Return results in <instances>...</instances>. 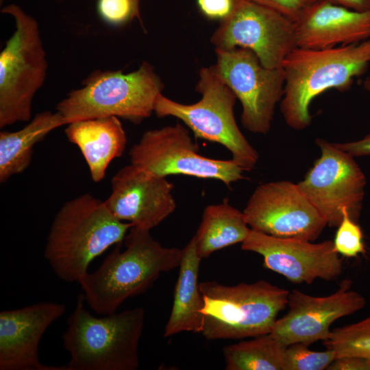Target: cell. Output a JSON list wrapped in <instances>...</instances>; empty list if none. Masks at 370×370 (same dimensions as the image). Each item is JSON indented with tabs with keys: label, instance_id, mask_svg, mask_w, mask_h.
Returning <instances> with one entry per match:
<instances>
[{
	"label": "cell",
	"instance_id": "cell-1",
	"mask_svg": "<svg viewBox=\"0 0 370 370\" xmlns=\"http://www.w3.org/2000/svg\"><path fill=\"white\" fill-rule=\"evenodd\" d=\"M94 272L78 282L86 303L96 313L111 314L128 298L145 293L161 273L179 267L182 249L165 247L150 230L132 226Z\"/></svg>",
	"mask_w": 370,
	"mask_h": 370
},
{
	"label": "cell",
	"instance_id": "cell-2",
	"mask_svg": "<svg viewBox=\"0 0 370 370\" xmlns=\"http://www.w3.org/2000/svg\"><path fill=\"white\" fill-rule=\"evenodd\" d=\"M132 226L116 218L104 201L84 193L66 201L56 213L45 258L61 280L78 282L91 262L122 242Z\"/></svg>",
	"mask_w": 370,
	"mask_h": 370
},
{
	"label": "cell",
	"instance_id": "cell-3",
	"mask_svg": "<svg viewBox=\"0 0 370 370\" xmlns=\"http://www.w3.org/2000/svg\"><path fill=\"white\" fill-rule=\"evenodd\" d=\"M370 64V39L323 49L296 47L282 63L284 95L280 110L286 124L295 130L308 127L312 100L330 90H349L356 77Z\"/></svg>",
	"mask_w": 370,
	"mask_h": 370
},
{
	"label": "cell",
	"instance_id": "cell-4",
	"mask_svg": "<svg viewBox=\"0 0 370 370\" xmlns=\"http://www.w3.org/2000/svg\"><path fill=\"white\" fill-rule=\"evenodd\" d=\"M85 304L82 293L62 336L63 347L70 355L67 370H136L143 308L97 317Z\"/></svg>",
	"mask_w": 370,
	"mask_h": 370
},
{
	"label": "cell",
	"instance_id": "cell-5",
	"mask_svg": "<svg viewBox=\"0 0 370 370\" xmlns=\"http://www.w3.org/2000/svg\"><path fill=\"white\" fill-rule=\"evenodd\" d=\"M204 306L201 334L207 340L239 339L269 334L289 291L260 280L227 286L199 284Z\"/></svg>",
	"mask_w": 370,
	"mask_h": 370
},
{
	"label": "cell",
	"instance_id": "cell-6",
	"mask_svg": "<svg viewBox=\"0 0 370 370\" xmlns=\"http://www.w3.org/2000/svg\"><path fill=\"white\" fill-rule=\"evenodd\" d=\"M164 84L144 61L131 73L95 71L83 87L70 92L56 107L67 125L74 121L114 116L140 123L154 112Z\"/></svg>",
	"mask_w": 370,
	"mask_h": 370
},
{
	"label": "cell",
	"instance_id": "cell-7",
	"mask_svg": "<svg viewBox=\"0 0 370 370\" xmlns=\"http://www.w3.org/2000/svg\"><path fill=\"white\" fill-rule=\"evenodd\" d=\"M195 90L201 99L190 105L177 103L161 94L154 112L158 117L172 116L180 119L197 138L227 149L232 160L243 171L252 170L258 153L239 130L234 112L237 97L220 78L214 65L200 69Z\"/></svg>",
	"mask_w": 370,
	"mask_h": 370
},
{
	"label": "cell",
	"instance_id": "cell-8",
	"mask_svg": "<svg viewBox=\"0 0 370 370\" xmlns=\"http://www.w3.org/2000/svg\"><path fill=\"white\" fill-rule=\"evenodd\" d=\"M16 30L0 53V127L28 121L33 98L42 86L47 71L38 24L15 4L3 7Z\"/></svg>",
	"mask_w": 370,
	"mask_h": 370
},
{
	"label": "cell",
	"instance_id": "cell-9",
	"mask_svg": "<svg viewBox=\"0 0 370 370\" xmlns=\"http://www.w3.org/2000/svg\"><path fill=\"white\" fill-rule=\"evenodd\" d=\"M131 164L160 177L184 175L220 180L230 187L244 179V171L232 160L209 158L182 124L149 130L129 151Z\"/></svg>",
	"mask_w": 370,
	"mask_h": 370
},
{
	"label": "cell",
	"instance_id": "cell-10",
	"mask_svg": "<svg viewBox=\"0 0 370 370\" xmlns=\"http://www.w3.org/2000/svg\"><path fill=\"white\" fill-rule=\"evenodd\" d=\"M210 42L215 49H248L270 69L281 68L285 58L297 47L293 21L245 0H235L232 12L221 19Z\"/></svg>",
	"mask_w": 370,
	"mask_h": 370
},
{
	"label": "cell",
	"instance_id": "cell-11",
	"mask_svg": "<svg viewBox=\"0 0 370 370\" xmlns=\"http://www.w3.org/2000/svg\"><path fill=\"white\" fill-rule=\"evenodd\" d=\"M321 156L298 186L330 227H338L346 208L352 220L360 215L366 178L354 156L317 138Z\"/></svg>",
	"mask_w": 370,
	"mask_h": 370
},
{
	"label": "cell",
	"instance_id": "cell-12",
	"mask_svg": "<svg viewBox=\"0 0 370 370\" xmlns=\"http://www.w3.org/2000/svg\"><path fill=\"white\" fill-rule=\"evenodd\" d=\"M215 52L217 74L242 104L243 126L251 132L266 134L271 129L275 106L284 95L282 67H264L248 49H215Z\"/></svg>",
	"mask_w": 370,
	"mask_h": 370
},
{
	"label": "cell",
	"instance_id": "cell-13",
	"mask_svg": "<svg viewBox=\"0 0 370 370\" xmlns=\"http://www.w3.org/2000/svg\"><path fill=\"white\" fill-rule=\"evenodd\" d=\"M243 214L250 229L281 238L312 242L327 225L298 184L289 181L258 186Z\"/></svg>",
	"mask_w": 370,
	"mask_h": 370
},
{
	"label": "cell",
	"instance_id": "cell-14",
	"mask_svg": "<svg viewBox=\"0 0 370 370\" xmlns=\"http://www.w3.org/2000/svg\"><path fill=\"white\" fill-rule=\"evenodd\" d=\"M365 304V297L352 289L349 279L342 280L335 293L325 297L294 289L288 296V312L276 319L270 334L284 346L323 342L330 337V326L336 320L356 312Z\"/></svg>",
	"mask_w": 370,
	"mask_h": 370
},
{
	"label": "cell",
	"instance_id": "cell-15",
	"mask_svg": "<svg viewBox=\"0 0 370 370\" xmlns=\"http://www.w3.org/2000/svg\"><path fill=\"white\" fill-rule=\"evenodd\" d=\"M241 243L243 250L263 257L265 268L293 283L310 284L317 278L332 280L342 273V259L332 241L312 243L276 238L251 229Z\"/></svg>",
	"mask_w": 370,
	"mask_h": 370
},
{
	"label": "cell",
	"instance_id": "cell-16",
	"mask_svg": "<svg viewBox=\"0 0 370 370\" xmlns=\"http://www.w3.org/2000/svg\"><path fill=\"white\" fill-rule=\"evenodd\" d=\"M173 188L165 177L130 164L112 177V191L104 203L119 220L151 230L175 211Z\"/></svg>",
	"mask_w": 370,
	"mask_h": 370
},
{
	"label": "cell",
	"instance_id": "cell-17",
	"mask_svg": "<svg viewBox=\"0 0 370 370\" xmlns=\"http://www.w3.org/2000/svg\"><path fill=\"white\" fill-rule=\"evenodd\" d=\"M65 310L62 304L42 301L0 312V370H67L38 358L42 335Z\"/></svg>",
	"mask_w": 370,
	"mask_h": 370
},
{
	"label": "cell",
	"instance_id": "cell-18",
	"mask_svg": "<svg viewBox=\"0 0 370 370\" xmlns=\"http://www.w3.org/2000/svg\"><path fill=\"white\" fill-rule=\"evenodd\" d=\"M297 47L323 49L370 38V10L360 12L325 0L310 3L294 21Z\"/></svg>",
	"mask_w": 370,
	"mask_h": 370
},
{
	"label": "cell",
	"instance_id": "cell-19",
	"mask_svg": "<svg viewBox=\"0 0 370 370\" xmlns=\"http://www.w3.org/2000/svg\"><path fill=\"white\" fill-rule=\"evenodd\" d=\"M119 117L111 116L74 121L65 134L76 145L89 169L92 180L101 181L112 160L123 153L127 138Z\"/></svg>",
	"mask_w": 370,
	"mask_h": 370
},
{
	"label": "cell",
	"instance_id": "cell-20",
	"mask_svg": "<svg viewBox=\"0 0 370 370\" xmlns=\"http://www.w3.org/2000/svg\"><path fill=\"white\" fill-rule=\"evenodd\" d=\"M179 275L175 284L173 301L164 336L182 332L201 333L204 315V300L199 290L198 275L201 258L194 236L182 249Z\"/></svg>",
	"mask_w": 370,
	"mask_h": 370
},
{
	"label": "cell",
	"instance_id": "cell-21",
	"mask_svg": "<svg viewBox=\"0 0 370 370\" xmlns=\"http://www.w3.org/2000/svg\"><path fill=\"white\" fill-rule=\"evenodd\" d=\"M67 125L58 111L37 114L23 128L16 132H0V182L21 173L30 164L34 145L50 132Z\"/></svg>",
	"mask_w": 370,
	"mask_h": 370
},
{
	"label": "cell",
	"instance_id": "cell-22",
	"mask_svg": "<svg viewBox=\"0 0 370 370\" xmlns=\"http://www.w3.org/2000/svg\"><path fill=\"white\" fill-rule=\"evenodd\" d=\"M250 230L243 212L227 201L208 206L194 236L199 258H207L217 250L242 243Z\"/></svg>",
	"mask_w": 370,
	"mask_h": 370
},
{
	"label": "cell",
	"instance_id": "cell-23",
	"mask_svg": "<svg viewBox=\"0 0 370 370\" xmlns=\"http://www.w3.org/2000/svg\"><path fill=\"white\" fill-rule=\"evenodd\" d=\"M286 346L270 333L223 348L226 370H282Z\"/></svg>",
	"mask_w": 370,
	"mask_h": 370
},
{
	"label": "cell",
	"instance_id": "cell-24",
	"mask_svg": "<svg viewBox=\"0 0 370 370\" xmlns=\"http://www.w3.org/2000/svg\"><path fill=\"white\" fill-rule=\"evenodd\" d=\"M323 345L334 352L336 358L360 357L367 359L370 365V316L357 323L334 329Z\"/></svg>",
	"mask_w": 370,
	"mask_h": 370
},
{
	"label": "cell",
	"instance_id": "cell-25",
	"mask_svg": "<svg viewBox=\"0 0 370 370\" xmlns=\"http://www.w3.org/2000/svg\"><path fill=\"white\" fill-rule=\"evenodd\" d=\"M309 345L295 343L286 346L283 354L282 370H324L336 358L334 351H312Z\"/></svg>",
	"mask_w": 370,
	"mask_h": 370
},
{
	"label": "cell",
	"instance_id": "cell-26",
	"mask_svg": "<svg viewBox=\"0 0 370 370\" xmlns=\"http://www.w3.org/2000/svg\"><path fill=\"white\" fill-rule=\"evenodd\" d=\"M334 241L336 251L347 258L357 257L365 252L362 233L357 223L352 220L346 208Z\"/></svg>",
	"mask_w": 370,
	"mask_h": 370
},
{
	"label": "cell",
	"instance_id": "cell-27",
	"mask_svg": "<svg viewBox=\"0 0 370 370\" xmlns=\"http://www.w3.org/2000/svg\"><path fill=\"white\" fill-rule=\"evenodd\" d=\"M97 10L101 18L112 25L133 19L132 0H98Z\"/></svg>",
	"mask_w": 370,
	"mask_h": 370
},
{
	"label": "cell",
	"instance_id": "cell-28",
	"mask_svg": "<svg viewBox=\"0 0 370 370\" xmlns=\"http://www.w3.org/2000/svg\"><path fill=\"white\" fill-rule=\"evenodd\" d=\"M256 3L285 15L295 21L301 12L315 0H245Z\"/></svg>",
	"mask_w": 370,
	"mask_h": 370
},
{
	"label": "cell",
	"instance_id": "cell-29",
	"mask_svg": "<svg viewBox=\"0 0 370 370\" xmlns=\"http://www.w3.org/2000/svg\"><path fill=\"white\" fill-rule=\"evenodd\" d=\"M235 0H197L199 7L210 18L226 17L232 12Z\"/></svg>",
	"mask_w": 370,
	"mask_h": 370
},
{
	"label": "cell",
	"instance_id": "cell-30",
	"mask_svg": "<svg viewBox=\"0 0 370 370\" xmlns=\"http://www.w3.org/2000/svg\"><path fill=\"white\" fill-rule=\"evenodd\" d=\"M327 370H370V365L362 358L343 356L335 358Z\"/></svg>",
	"mask_w": 370,
	"mask_h": 370
},
{
	"label": "cell",
	"instance_id": "cell-31",
	"mask_svg": "<svg viewBox=\"0 0 370 370\" xmlns=\"http://www.w3.org/2000/svg\"><path fill=\"white\" fill-rule=\"evenodd\" d=\"M334 144L354 157L370 155V133L358 141Z\"/></svg>",
	"mask_w": 370,
	"mask_h": 370
},
{
	"label": "cell",
	"instance_id": "cell-32",
	"mask_svg": "<svg viewBox=\"0 0 370 370\" xmlns=\"http://www.w3.org/2000/svg\"><path fill=\"white\" fill-rule=\"evenodd\" d=\"M351 10L365 12L370 10V0H325Z\"/></svg>",
	"mask_w": 370,
	"mask_h": 370
},
{
	"label": "cell",
	"instance_id": "cell-33",
	"mask_svg": "<svg viewBox=\"0 0 370 370\" xmlns=\"http://www.w3.org/2000/svg\"><path fill=\"white\" fill-rule=\"evenodd\" d=\"M132 1L133 4V18H136L142 24L139 6L140 0H132Z\"/></svg>",
	"mask_w": 370,
	"mask_h": 370
},
{
	"label": "cell",
	"instance_id": "cell-34",
	"mask_svg": "<svg viewBox=\"0 0 370 370\" xmlns=\"http://www.w3.org/2000/svg\"><path fill=\"white\" fill-rule=\"evenodd\" d=\"M364 88L370 92V78H367L363 82Z\"/></svg>",
	"mask_w": 370,
	"mask_h": 370
}]
</instances>
